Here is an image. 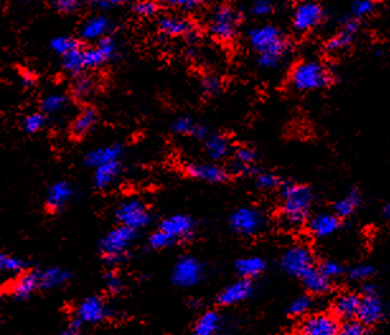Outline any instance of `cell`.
<instances>
[{
    "instance_id": "obj_50",
    "label": "cell",
    "mask_w": 390,
    "mask_h": 335,
    "mask_svg": "<svg viewBox=\"0 0 390 335\" xmlns=\"http://www.w3.org/2000/svg\"><path fill=\"white\" fill-rule=\"evenodd\" d=\"M201 85H203V90L207 94H210V96L217 94L219 90H220V82H219L218 78H215L212 75L203 76V80H201Z\"/></svg>"
},
{
    "instance_id": "obj_38",
    "label": "cell",
    "mask_w": 390,
    "mask_h": 335,
    "mask_svg": "<svg viewBox=\"0 0 390 335\" xmlns=\"http://www.w3.org/2000/svg\"><path fill=\"white\" fill-rule=\"evenodd\" d=\"M220 327V318L217 313L209 311L203 313L196 324V335H214Z\"/></svg>"
},
{
    "instance_id": "obj_54",
    "label": "cell",
    "mask_w": 390,
    "mask_h": 335,
    "mask_svg": "<svg viewBox=\"0 0 390 335\" xmlns=\"http://www.w3.org/2000/svg\"><path fill=\"white\" fill-rule=\"evenodd\" d=\"M172 4H174L176 7L180 8L183 10H194L197 8V6L200 4L198 1H195V0H177V1H171Z\"/></svg>"
},
{
    "instance_id": "obj_53",
    "label": "cell",
    "mask_w": 390,
    "mask_h": 335,
    "mask_svg": "<svg viewBox=\"0 0 390 335\" xmlns=\"http://www.w3.org/2000/svg\"><path fill=\"white\" fill-rule=\"evenodd\" d=\"M61 335H83V323L76 318L71 319L62 330Z\"/></svg>"
},
{
    "instance_id": "obj_15",
    "label": "cell",
    "mask_w": 390,
    "mask_h": 335,
    "mask_svg": "<svg viewBox=\"0 0 390 335\" xmlns=\"http://www.w3.org/2000/svg\"><path fill=\"white\" fill-rule=\"evenodd\" d=\"M385 313H387V307L383 300L379 298V293L361 298L357 319L365 327L374 325L376 323L383 320Z\"/></svg>"
},
{
    "instance_id": "obj_51",
    "label": "cell",
    "mask_w": 390,
    "mask_h": 335,
    "mask_svg": "<svg viewBox=\"0 0 390 335\" xmlns=\"http://www.w3.org/2000/svg\"><path fill=\"white\" fill-rule=\"evenodd\" d=\"M272 8L273 6L269 0H258L253 3L251 12H252V15H257V17H263V15H270Z\"/></svg>"
},
{
    "instance_id": "obj_41",
    "label": "cell",
    "mask_w": 390,
    "mask_h": 335,
    "mask_svg": "<svg viewBox=\"0 0 390 335\" xmlns=\"http://www.w3.org/2000/svg\"><path fill=\"white\" fill-rule=\"evenodd\" d=\"M374 275H375V268H374V266H371L368 263H361L348 270V278L353 281H359V282L366 281Z\"/></svg>"
},
{
    "instance_id": "obj_57",
    "label": "cell",
    "mask_w": 390,
    "mask_h": 335,
    "mask_svg": "<svg viewBox=\"0 0 390 335\" xmlns=\"http://www.w3.org/2000/svg\"><path fill=\"white\" fill-rule=\"evenodd\" d=\"M7 259V254L0 252V273H4V264Z\"/></svg>"
},
{
    "instance_id": "obj_19",
    "label": "cell",
    "mask_w": 390,
    "mask_h": 335,
    "mask_svg": "<svg viewBox=\"0 0 390 335\" xmlns=\"http://www.w3.org/2000/svg\"><path fill=\"white\" fill-rule=\"evenodd\" d=\"M40 291H51L65 286L71 278V273L68 269L61 268L58 266L37 268Z\"/></svg>"
},
{
    "instance_id": "obj_9",
    "label": "cell",
    "mask_w": 390,
    "mask_h": 335,
    "mask_svg": "<svg viewBox=\"0 0 390 335\" xmlns=\"http://www.w3.org/2000/svg\"><path fill=\"white\" fill-rule=\"evenodd\" d=\"M117 53V44L112 37L99 40L96 45L88 49H83V58L85 69H97L110 60H112Z\"/></svg>"
},
{
    "instance_id": "obj_13",
    "label": "cell",
    "mask_w": 390,
    "mask_h": 335,
    "mask_svg": "<svg viewBox=\"0 0 390 335\" xmlns=\"http://www.w3.org/2000/svg\"><path fill=\"white\" fill-rule=\"evenodd\" d=\"M323 9L318 3L304 1L295 8L293 26L298 32H308L322 22Z\"/></svg>"
},
{
    "instance_id": "obj_32",
    "label": "cell",
    "mask_w": 390,
    "mask_h": 335,
    "mask_svg": "<svg viewBox=\"0 0 390 335\" xmlns=\"http://www.w3.org/2000/svg\"><path fill=\"white\" fill-rule=\"evenodd\" d=\"M361 194L357 189H351L348 194H346L344 198L338 200L333 209H334V215L338 218H346V217L351 216L356 209L360 206Z\"/></svg>"
},
{
    "instance_id": "obj_43",
    "label": "cell",
    "mask_w": 390,
    "mask_h": 335,
    "mask_svg": "<svg viewBox=\"0 0 390 335\" xmlns=\"http://www.w3.org/2000/svg\"><path fill=\"white\" fill-rule=\"evenodd\" d=\"M319 270L322 272L324 276L327 277L328 280H333V278H338L345 273L344 267L337 263V261H323L319 267Z\"/></svg>"
},
{
    "instance_id": "obj_27",
    "label": "cell",
    "mask_w": 390,
    "mask_h": 335,
    "mask_svg": "<svg viewBox=\"0 0 390 335\" xmlns=\"http://www.w3.org/2000/svg\"><path fill=\"white\" fill-rule=\"evenodd\" d=\"M98 122V112L93 107H84L71 125V134L83 137L90 134Z\"/></svg>"
},
{
    "instance_id": "obj_37",
    "label": "cell",
    "mask_w": 390,
    "mask_h": 335,
    "mask_svg": "<svg viewBox=\"0 0 390 335\" xmlns=\"http://www.w3.org/2000/svg\"><path fill=\"white\" fill-rule=\"evenodd\" d=\"M255 160V153L248 148H241L235 151V160H234V173H252L253 163Z\"/></svg>"
},
{
    "instance_id": "obj_8",
    "label": "cell",
    "mask_w": 390,
    "mask_h": 335,
    "mask_svg": "<svg viewBox=\"0 0 390 335\" xmlns=\"http://www.w3.org/2000/svg\"><path fill=\"white\" fill-rule=\"evenodd\" d=\"M313 253L305 246H294L286 250L281 258V267L290 276L301 277L313 268Z\"/></svg>"
},
{
    "instance_id": "obj_56",
    "label": "cell",
    "mask_w": 390,
    "mask_h": 335,
    "mask_svg": "<svg viewBox=\"0 0 390 335\" xmlns=\"http://www.w3.org/2000/svg\"><path fill=\"white\" fill-rule=\"evenodd\" d=\"M362 295L364 296H373V295H378V289L375 284L373 283H365L362 287Z\"/></svg>"
},
{
    "instance_id": "obj_5",
    "label": "cell",
    "mask_w": 390,
    "mask_h": 335,
    "mask_svg": "<svg viewBox=\"0 0 390 335\" xmlns=\"http://www.w3.org/2000/svg\"><path fill=\"white\" fill-rule=\"evenodd\" d=\"M239 15L235 9L229 6H219L209 17L207 28L212 37L226 42L235 37L239 28Z\"/></svg>"
},
{
    "instance_id": "obj_30",
    "label": "cell",
    "mask_w": 390,
    "mask_h": 335,
    "mask_svg": "<svg viewBox=\"0 0 390 335\" xmlns=\"http://www.w3.org/2000/svg\"><path fill=\"white\" fill-rule=\"evenodd\" d=\"M205 148L211 159L223 160L230 154L232 145L223 135H209L205 141Z\"/></svg>"
},
{
    "instance_id": "obj_26",
    "label": "cell",
    "mask_w": 390,
    "mask_h": 335,
    "mask_svg": "<svg viewBox=\"0 0 390 335\" xmlns=\"http://www.w3.org/2000/svg\"><path fill=\"white\" fill-rule=\"evenodd\" d=\"M158 28L167 36H183L194 30V26L186 18L164 15L158 21Z\"/></svg>"
},
{
    "instance_id": "obj_1",
    "label": "cell",
    "mask_w": 390,
    "mask_h": 335,
    "mask_svg": "<svg viewBox=\"0 0 390 335\" xmlns=\"http://www.w3.org/2000/svg\"><path fill=\"white\" fill-rule=\"evenodd\" d=\"M281 215L289 227H299L308 220L314 203V194L307 186L285 183L281 186Z\"/></svg>"
},
{
    "instance_id": "obj_12",
    "label": "cell",
    "mask_w": 390,
    "mask_h": 335,
    "mask_svg": "<svg viewBox=\"0 0 390 335\" xmlns=\"http://www.w3.org/2000/svg\"><path fill=\"white\" fill-rule=\"evenodd\" d=\"M110 309L105 301L98 296H90L84 298L76 310V318L84 324L96 325L105 321L110 316Z\"/></svg>"
},
{
    "instance_id": "obj_36",
    "label": "cell",
    "mask_w": 390,
    "mask_h": 335,
    "mask_svg": "<svg viewBox=\"0 0 390 335\" xmlns=\"http://www.w3.org/2000/svg\"><path fill=\"white\" fill-rule=\"evenodd\" d=\"M61 64H62V69L68 73V74L73 75L74 78L82 75L85 70V65H84V58H83V49H78L68 55L61 58Z\"/></svg>"
},
{
    "instance_id": "obj_55",
    "label": "cell",
    "mask_w": 390,
    "mask_h": 335,
    "mask_svg": "<svg viewBox=\"0 0 390 335\" xmlns=\"http://www.w3.org/2000/svg\"><path fill=\"white\" fill-rule=\"evenodd\" d=\"M119 4H120V1H115V0H101V1H96L94 3V6H97L99 9H103V10L113 9Z\"/></svg>"
},
{
    "instance_id": "obj_22",
    "label": "cell",
    "mask_w": 390,
    "mask_h": 335,
    "mask_svg": "<svg viewBox=\"0 0 390 335\" xmlns=\"http://www.w3.org/2000/svg\"><path fill=\"white\" fill-rule=\"evenodd\" d=\"M361 298L353 292H346L339 295L333 304V315L337 319L351 321L357 318Z\"/></svg>"
},
{
    "instance_id": "obj_42",
    "label": "cell",
    "mask_w": 390,
    "mask_h": 335,
    "mask_svg": "<svg viewBox=\"0 0 390 335\" xmlns=\"http://www.w3.org/2000/svg\"><path fill=\"white\" fill-rule=\"evenodd\" d=\"M376 9V3L370 0H357L351 4V10L356 18L371 15Z\"/></svg>"
},
{
    "instance_id": "obj_11",
    "label": "cell",
    "mask_w": 390,
    "mask_h": 335,
    "mask_svg": "<svg viewBox=\"0 0 390 335\" xmlns=\"http://www.w3.org/2000/svg\"><path fill=\"white\" fill-rule=\"evenodd\" d=\"M203 277V266L194 257H183L176 263L172 272L173 282L180 287H192Z\"/></svg>"
},
{
    "instance_id": "obj_45",
    "label": "cell",
    "mask_w": 390,
    "mask_h": 335,
    "mask_svg": "<svg viewBox=\"0 0 390 335\" xmlns=\"http://www.w3.org/2000/svg\"><path fill=\"white\" fill-rule=\"evenodd\" d=\"M174 243H176V241H174L171 237H168V235L162 230L153 232L151 235V238H149V246H151L153 249H164V248L172 246Z\"/></svg>"
},
{
    "instance_id": "obj_24",
    "label": "cell",
    "mask_w": 390,
    "mask_h": 335,
    "mask_svg": "<svg viewBox=\"0 0 390 335\" xmlns=\"http://www.w3.org/2000/svg\"><path fill=\"white\" fill-rule=\"evenodd\" d=\"M359 28H360V24L356 19L346 21L342 30L327 42V50L330 53H337V51L348 47L353 44V40L359 32Z\"/></svg>"
},
{
    "instance_id": "obj_35",
    "label": "cell",
    "mask_w": 390,
    "mask_h": 335,
    "mask_svg": "<svg viewBox=\"0 0 390 335\" xmlns=\"http://www.w3.org/2000/svg\"><path fill=\"white\" fill-rule=\"evenodd\" d=\"M173 131L180 135H189L196 139H205L207 137V130L206 127L197 125L189 117H180L176 119L172 125Z\"/></svg>"
},
{
    "instance_id": "obj_44",
    "label": "cell",
    "mask_w": 390,
    "mask_h": 335,
    "mask_svg": "<svg viewBox=\"0 0 390 335\" xmlns=\"http://www.w3.org/2000/svg\"><path fill=\"white\" fill-rule=\"evenodd\" d=\"M255 184L262 189H273L281 186V179L273 173H262L255 179Z\"/></svg>"
},
{
    "instance_id": "obj_7",
    "label": "cell",
    "mask_w": 390,
    "mask_h": 335,
    "mask_svg": "<svg viewBox=\"0 0 390 335\" xmlns=\"http://www.w3.org/2000/svg\"><path fill=\"white\" fill-rule=\"evenodd\" d=\"M229 223L235 232L244 237H252L262 231L266 216L261 209L255 207H239L234 209L229 217Z\"/></svg>"
},
{
    "instance_id": "obj_16",
    "label": "cell",
    "mask_w": 390,
    "mask_h": 335,
    "mask_svg": "<svg viewBox=\"0 0 390 335\" xmlns=\"http://www.w3.org/2000/svg\"><path fill=\"white\" fill-rule=\"evenodd\" d=\"M74 196V188L67 180L55 182L50 186L46 194V209L56 214L64 209Z\"/></svg>"
},
{
    "instance_id": "obj_23",
    "label": "cell",
    "mask_w": 390,
    "mask_h": 335,
    "mask_svg": "<svg viewBox=\"0 0 390 335\" xmlns=\"http://www.w3.org/2000/svg\"><path fill=\"white\" fill-rule=\"evenodd\" d=\"M339 227V218L334 214L321 212L309 220V231L315 238H328Z\"/></svg>"
},
{
    "instance_id": "obj_46",
    "label": "cell",
    "mask_w": 390,
    "mask_h": 335,
    "mask_svg": "<svg viewBox=\"0 0 390 335\" xmlns=\"http://www.w3.org/2000/svg\"><path fill=\"white\" fill-rule=\"evenodd\" d=\"M337 335H370L368 330L360 321H347L342 328H339Z\"/></svg>"
},
{
    "instance_id": "obj_40",
    "label": "cell",
    "mask_w": 390,
    "mask_h": 335,
    "mask_svg": "<svg viewBox=\"0 0 390 335\" xmlns=\"http://www.w3.org/2000/svg\"><path fill=\"white\" fill-rule=\"evenodd\" d=\"M46 123H47V117L42 112H32L23 117L21 126L26 134L35 135L42 131L45 128Z\"/></svg>"
},
{
    "instance_id": "obj_47",
    "label": "cell",
    "mask_w": 390,
    "mask_h": 335,
    "mask_svg": "<svg viewBox=\"0 0 390 335\" xmlns=\"http://www.w3.org/2000/svg\"><path fill=\"white\" fill-rule=\"evenodd\" d=\"M310 307H312V300L308 296H300V298L294 300L289 311L294 316H300V315L308 313Z\"/></svg>"
},
{
    "instance_id": "obj_14",
    "label": "cell",
    "mask_w": 390,
    "mask_h": 335,
    "mask_svg": "<svg viewBox=\"0 0 390 335\" xmlns=\"http://www.w3.org/2000/svg\"><path fill=\"white\" fill-rule=\"evenodd\" d=\"M338 319L330 313H315L301 324L299 335H337Z\"/></svg>"
},
{
    "instance_id": "obj_25",
    "label": "cell",
    "mask_w": 390,
    "mask_h": 335,
    "mask_svg": "<svg viewBox=\"0 0 390 335\" xmlns=\"http://www.w3.org/2000/svg\"><path fill=\"white\" fill-rule=\"evenodd\" d=\"M252 290H253V287H252L251 281L243 278L238 282L233 283L229 287H226V290L219 295V304L224 306L238 304L240 301L249 298L251 293H252Z\"/></svg>"
},
{
    "instance_id": "obj_3",
    "label": "cell",
    "mask_w": 390,
    "mask_h": 335,
    "mask_svg": "<svg viewBox=\"0 0 390 335\" xmlns=\"http://www.w3.org/2000/svg\"><path fill=\"white\" fill-rule=\"evenodd\" d=\"M249 45L260 55H276L285 58L289 45L282 32L272 24L257 26L248 33Z\"/></svg>"
},
{
    "instance_id": "obj_10",
    "label": "cell",
    "mask_w": 390,
    "mask_h": 335,
    "mask_svg": "<svg viewBox=\"0 0 390 335\" xmlns=\"http://www.w3.org/2000/svg\"><path fill=\"white\" fill-rule=\"evenodd\" d=\"M40 292L37 268H31L22 275L17 276L9 284L7 293L15 301H27Z\"/></svg>"
},
{
    "instance_id": "obj_28",
    "label": "cell",
    "mask_w": 390,
    "mask_h": 335,
    "mask_svg": "<svg viewBox=\"0 0 390 335\" xmlns=\"http://www.w3.org/2000/svg\"><path fill=\"white\" fill-rule=\"evenodd\" d=\"M303 284L310 293L323 295L330 289V280L323 275L318 268H310L300 277Z\"/></svg>"
},
{
    "instance_id": "obj_20",
    "label": "cell",
    "mask_w": 390,
    "mask_h": 335,
    "mask_svg": "<svg viewBox=\"0 0 390 335\" xmlns=\"http://www.w3.org/2000/svg\"><path fill=\"white\" fill-rule=\"evenodd\" d=\"M188 175L209 183H221L228 178V171L211 163H194L186 166Z\"/></svg>"
},
{
    "instance_id": "obj_34",
    "label": "cell",
    "mask_w": 390,
    "mask_h": 335,
    "mask_svg": "<svg viewBox=\"0 0 390 335\" xmlns=\"http://www.w3.org/2000/svg\"><path fill=\"white\" fill-rule=\"evenodd\" d=\"M266 268V263L260 257H248L237 261V270L244 280L260 276Z\"/></svg>"
},
{
    "instance_id": "obj_17",
    "label": "cell",
    "mask_w": 390,
    "mask_h": 335,
    "mask_svg": "<svg viewBox=\"0 0 390 335\" xmlns=\"http://www.w3.org/2000/svg\"><path fill=\"white\" fill-rule=\"evenodd\" d=\"M194 227L195 223L191 217L187 215H173L162 221L159 230L165 232L177 243L180 239L189 238L194 232Z\"/></svg>"
},
{
    "instance_id": "obj_4",
    "label": "cell",
    "mask_w": 390,
    "mask_h": 335,
    "mask_svg": "<svg viewBox=\"0 0 390 335\" xmlns=\"http://www.w3.org/2000/svg\"><path fill=\"white\" fill-rule=\"evenodd\" d=\"M135 238L136 231L122 225L108 231L99 241V252L105 263L110 266L120 263Z\"/></svg>"
},
{
    "instance_id": "obj_52",
    "label": "cell",
    "mask_w": 390,
    "mask_h": 335,
    "mask_svg": "<svg viewBox=\"0 0 390 335\" xmlns=\"http://www.w3.org/2000/svg\"><path fill=\"white\" fill-rule=\"evenodd\" d=\"M105 286L110 292L112 293H119L122 287H124V283H122V280L120 277L117 276L115 272H108L105 275Z\"/></svg>"
},
{
    "instance_id": "obj_29",
    "label": "cell",
    "mask_w": 390,
    "mask_h": 335,
    "mask_svg": "<svg viewBox=\"0 0 390 335\" xmlns=\"http://www.w3.org/2000/svg\"><path fill=\"white\" fill-rule=\"evenodd\" d=\"M120 162H115L110 164L102 165L94 169L93 182L98 189H105L112 186L113 183L120 177Z\"/></svg>"
},
{
    "instance_id": "obj_49",
    "label": "cell",
    "mask_w": 390,
    "mask_h": 335,
    "mask_svg": "<svg viewBox=\"0 0 390 335\" xmlns=\"http://www.w3.org/2000/svg\"><path fill=\"white\" fill-rule=\"evenodd\" d=\"M136 15L142 17H151L158 12V4L154 1H140L134 6Z\"/></svg>"
},
{
    "instance_id": "obj_21",
    "label": "cell",
    "mask_w": 390,
    "mask_h": 335,
    "mask_svg": "<svg viewBox=\"0 0 390 335\" xmlns=\"http://www.w3.org/2000/svg\"><path fill=\"white\" fill-rule=\"evenodd\" d=\"M121 155H122V146L119 144H113L92 150L84 157V163L90 168L96 169L102 165L120 162Z\"/></svg>"
},
{
    "instance_id": "obj_48",
    "label": "cell",
    "mask_w": 390,
    "mask_h": 335,
    "mask_svg": "<svg viewBox=\"0 0 390 335\" xmlns=\"http://www.w3.org/2000/svg\"><path fill=\"white\" fill-rule=\"evenodd\" d=\"M53 8L58 13L70 15L80 8V3L76 0H56L53 3Z\"/></svg>"
},
{
    "instance_id": "obj_58",
    "label": "cell",
    "mask_w": 390,
    "mask_h": 335,
    "mask_svg": "<svg viewBox=\"0 0 390 335\" xmlns=\"http://www.w3.org/2000/svg\"><path fill=\"white\" fill-rule=\"evenodd\" d=\"M382 214H383V216L385 217L387 220H389L390 221V202L384 206L383 212H382Z\"/></svg>"
},
{
    "instance_id": "obj_39",
    "label": "cell",
    "mask_w": 390,
    "mask_h": 335,
    "mask_svg": "<svg viewBox=\"0 0 390 335\" xmlns=\"http://www.w3.org/2000/svg\"><path fill=\"white\" fill-rule=\"evenodd\" d=\"M80 47H82L80 42L76 38L70 37V36H58L50 41L51 51L56 55H60L61 58Z\"/></svg>"
},
{
    "instance_id": "obj_6",
    "label": "cell",
    "mask_w": 390,
    "mask_h": 335,
    "mask_svg": "<svg viewBox=\"0 0 390 335\" xmlns=\"http://www.w3.org/2000/svg\"><path fill=\"white\" fill-rule=\"evenodd\" d=\"M116 218L122 226L137 231L151 223V215L142 200L133 197L121 202L116 209Z\"/></svg>"
},
{
    "instance_id": "obj_59",
    "label": "cell",
    "mask_w": 390,
    "mask_h": 335,
    "mask_svg": "<svg viewBox=\"0 0 390 335\" xmlns=\"http://www.w3.org/2000/svg\"><path fill=\"white\" fill-rule=\"evenodd\" d=\"M3 290H4V289H1V287H0V295L3 293Z\"/></svg>"
},
{
    "instance_id": "obj_2",
    "label": "cell",
    "mask_w": 390,
    "mask_h": 335,
    "mask_svg": "<svg viewBox=\"0 0 390 335\" xmlns=\"http://www.w3.org/2000/svg\"><path fill=\"white\" fill-rule=\"evenodd\" d=\"M332 76L325 65L315 60L301 61L290 74V83L298 92L321 89L330 84Z\"/></svg>"
},
{
    "instance_id": "obj_18",
    "label": "cell",
    "mask_w": 390,
    "mask_h": 335,
    "mask_svg": "<svg viewBox=\"0 0 390 335\" xmlns=\"http://www.w3.org/2000/svg\"><path fill=\"white\" fill-rule=\"evenodd\" d=\"M112 28V23L103 15L90 17L79 30V36L84 41H99L108 36V32Z\"/></svg>"
},
{
    "instance_id": "obj_31",
    "label": "cell",
    "mask_w": 390,
    "mask_h": 335,
    "mask_svg": "<svg viewBox=\"0 0 390 335\" xmlns=\"http://www.w3.org/2000/svg\"><path fill=\"white\" fill-rule=\"evenodd\" d=\"M97 89V84L93 76L82 74L76 76L71 85V93L73 97L79 102H85L93 97L94 92Z\"/></svg>"
},
{
    "instance_id": "obj_33",
    "label": "cell",
    "mask_w": 390,
    "mask_h": 335,
    "mask_svg": "<svg viewBox=\"0 0 390 335\" xmlns=\"http://www.w3.org/2000/svg\"><path fill=\"white\" fill-rule=\"evenodd\" d=\"M68 105V97L62 93H49L41 99L40 103V112H42L46 117L49 116H56L65 110Z\"/></svg>"
},
{
    "instance_id": "obj_60",
    "label": "cell",
    "mask_w": 390,
    "mask_h": 335,
    "mask_svg": "<svg viewBox=\"0 0 390 335\" xmlns=\"http://www.w3.org/2000/svg\"><path fill=\"white\" fill-rule=\"evenodd\" d=\"M164 335H171V334H164Z\"/></svg>"
}]
</instances>
